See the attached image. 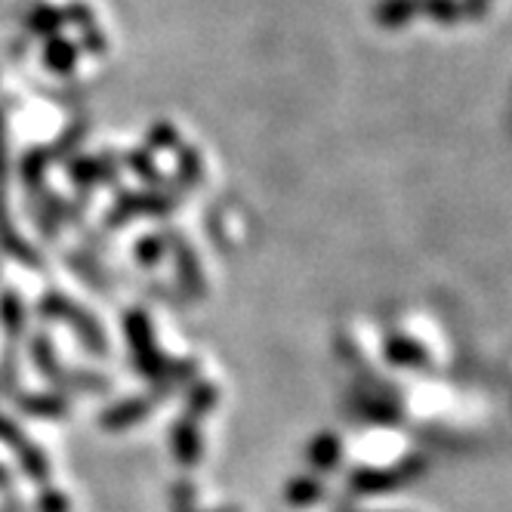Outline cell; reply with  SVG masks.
Masks as SVG:
<instances>
[{"mask_svg": "<svg viewBox=\"0 0 512 512\" xmlns=\"http://www.w3.org/2000/svg\"><path fill=\"white\" fill-rule=\"evenodd\" d=\"M426 475V460L423 457H405L392 466H364L349 475V491L355 497H380L392 494L405 485H414L417 479Z\"/></svg>", "mask_w": 512, "mask_h": 512, "instance_id": "obj_1", "label": "cell"}, {"mask_svg": "<svg viewBox=\"0 0 512 512\" xmlns=\"http://www.w3.org/2000/svg\"><path fill=\"white\" fill-rule=\"evenodd\" d=\"M31 355H34V364L41 368V374H44L50 383H56L59 389H87V392H93V395H99V392L108 389V380H105V377H96V374H68L65 368H59V361H56V355H53V346H50V340H47L44 334H41V337H34Z\"/></svg>", "mask_w": 512, "mask_h": 512, "instance_id": "obj_2", "label": "cell"}, {"mask_svg": "<svg viewBox=\"0 0 512 512\" xmlns=\"http://www.w3.org/2000/svg\"><path fill=\"white\" fill-rule=\"evenodd\" d=\"M44 315L47 318H62L65 324H71L75 327V334L81 337V343L93 352V355H105L108 349H105V334H102V327L87 315V312H81L75 303H68L62 294H50L47 300H44Z\"/></svg>", "mask_w": 512, "mask_h": 512, "instance_id": "obj_3", "label": "cell"}, {"mask_svg": "<svg viewBox=\"0 0 512 512\" xmlns=\"http://www.w3.org/2000/svg\"><path fill=\"white\" fill-rule=\"evenodd\" d=\"M0 442L19 454V466H22V472L28 475L31 482H47L50 479V460H47V454L38 445H31L28 438H25V432L10 417H4V414H0Z\"/></svg>", "mask_w": 512, "mask_h": 512, "instance_id": "obj_4", "label": "cell"}, {"mask_svg": "<svg viewBox=\"0 0 512 512\" xmlns=\"http://www.w3.org/2000/svg\"><path fill=\"white\" fill-rule=\"evenodd\" d=\"M170 448H173L176 463L186 469H192L201 460V429L192 414H182L176 420V426L170 432Z\"/></svg>", "mask_w": 512, "mask_h": 512, "instance_id": "obj_5", "label": "cell"}, {"mask_svg": "<svg viewBox=\"0 0 512 512\" xmlns=\"http://www.w3.org/2000/svg\"><path fill=\"white\" fill-rule=\"evenodd\" d=\"M149 414H152V398H127V401H121V405L108 408L102 414V429L121 432V429H130V426L142 423Z\"/></svg>", "mask_w": 512, "mask_h": 512, "instance_id": "obj_6", "label": "cell"}, {"mask_svg": "<svg viewBox=\"0 0 512 512\" xmlns=\"http://www.w3.org/2000/svg\"><path fill=\"white\" fill-rule=\"evenodd\" d=\"M383 355L395 368H420V364L429 361V352L423 349V343H417L414 337L405 334H392L383 346Z\"/></svg>", "mask_w": 512, "mask_h": 512, "instance_id": "obj_7", "label": "cell"}, {"mask_svg": "<svg viewBox=\"0 0 512 512\" xmlns=\"http://www.w3.org/2000/svg\"><path fill=\"white\" fill-rule=\"evenodd\" d=\"M306 457H309L312 469H318V472H331V469H337V463H340V457H343L340 435H334V432H321V435H315V442L309 445Z\"/></svg>", "mask_w": 512, "mask_h": 512, "instance_id": "obj_8", "label": "cell"}, {"mask_svg": "<svg viewBox=\"0 0 512 512\" xmlns=\"http://www.w3.org/2000/svg\"><path fill=\"white\" fill-rule=\"evenodd\" d=\"M420 13V0H380L374 19L380 28H405Z\"/></svg>", "mask_w": 512, "mask_h": 512, "instance_id": "obj_9", "label": "cell"}, {"mask_svg": "<svg viewBox=\"0 0 512 512\" xmlns=\"http://www.w3.org/2000/svg\"><path fill=\"white\" fill-rule=\"evenodd\" d=\"M19 408L41 420H62L68 414L62 395H19Z\"/></svg>", "mask_w": 512, "mask_h": 512, "instance_id": "obj_10", "label": "cell"}, {"mask_svg": "<svg viewBox=\"0 0 512 512\" xmlns=\"http://www.w3.org/2000/svg\"><path fill=\"white\" fill-rule=\"evenodd\" d=\"M284 497L290 506L303 509V506H312L324 497V485H321V479H315V475H297V479L287 482Z\"/></svg>", "mask_w": 512, "mask_h": 512, "instance_id": "obj_11", "label": "cell"}, {"mask_svg": "<svg viewBox=\"0 0 512 512\" xmlns=\"http://www.w3.org/2000/svg\"><path fill=\"white\" fill-rule=\"evenodd\" d=\"M173 250H176V266H179L182 284H186V290H189L192 297H201L204 278H201V272H198V263H195L192 250L186 247V241H176V238H173Z\"/></svg>", "mask_w": 512, "mask_h": 512, "instance_id": "obj_12", "label": "cell"}, {"mask_svg": "<svg viewBox=\"0 0 512 512\" xmlns=\"http://www.w3.org/2000/svg\"><path fill=\"white\" fill-rule=\"evenodd\" d=\"M62 16H65V19H71V22H75V25L81 28L84 44H87V50H90L93 56H102V53H105V38L96 31V25H93V13H90V10H84L81 4H71Z\"/></svg>", "mask_w": 512, "mask_h": 512, "instance_id": "obj_13", "label": "cell"}, {"mask_svg": "<svg viewBox=\"0 0 512 512\" xmlns=\"http://www.w3.org/2000/svg\"><path fill=\"white\" fill-rule=\"evenodd\" d=\"M44 62H47V68L56 71V75H68V71H75L78 50L62 38H50L44 47Z\"/></svg>", "mask_w": 512, "mask_h": 512, "instance_id": "obj_14", "label": "cell"}, {"mask_svg": "<svg viewBox=\"0 0 512 512\" xmlns=\"http://www.w3.org/2000/svg\"><path fill=\"white\" fill-rule=\"evenodd\" d=\"M0 324H4V331L10 337H19L22 327H25V309H22V300L16 290H7L4 297H0Z\"/></svg>", "mask_w": 512, "mask_h": 512, "instance_id": "obj_15", "label": "cell"}, {"mask_svg": "<svg viewBox=\"0 0 512 512\" xmlns=\"http://www.w3.org/2000/svg\"><path fill=\"white\" fill-rule=\"evenodd\" d=\"M420 13L432 16L442 25H457L463 19V7L460 0H420Z\"/></svg>", "mask_w": 512, "mask_h": 512, "instance_id": "obj_16", "label": "cell"}, {"mask_svg": "<svg viewBox=\"0 0 512 512\" xmlns=\"http://www.w3.org/2000/svg\"><path fill=\"white\" fill-rule=\"evenodd\" d=\"M216 398H219V392H216V386H213V383H198V386L189 392L186 414H192L195 420H198V417H204V414H210V411L216 408Z\"/></svg>", "mask_w": 512, "mask_h": 512, "instance_id": "obj_17", "label": "cell"}, {"mask_svg": "<svg viewBox=\"0 0 512 512\" xmlns=\"http://www.w3.org/2000/svg\"><path fill=\"white\" fill-rule=\"evenodd\" d=\"M62 22H65V16H62L59 10H53V7H38V10H34V13L28 16V28H31L34 34H47V38H50V34H53Z\"/></svg>", "mask_w": 512, "mask_h": 512, "instance_id": "obj_18", "label": "cell"}, {"mask_svg": "<svg viewBox=\"0 0 512 512\" xmlns=\"http://www.w3.org/2000/svg\"><path fill=\"white\" fill-rule=\"evenodd\" d=\"M173 512H195V485L192 482H176L170 494Z\"/></svg>", "mask_w": 512, "mask_h": 512, "instance_id": "obj_19", "label": "cell"}, {"mask_svg": "<svg viewBox=\"0 0 512 512\" xmlns=\"http://www.w3.org/2000/svg\"><path fill=\"white\" fill-rule=\"evenodd\" d=\"M44 167H47V152H28V155H25L22 170H25V182H28L31 189H34V182H38V186H41Z\"/></svg>", "mask_w": 512, "mask_h": 512, "instance_id": "obj_20", "label": "cell"}, {"mask_svg": "<svg viewBox=\"0 0 512 512\" xmlns=\"http://www.w3.org/2000/svg\"><path fill=\"white\" fill-rule=\"evenodd\" d=\"M179 170H182V179H186L189 186H195V182L201 179V161L192 149L179 152Z\"/></svg>", "mask_w": 512, "mask_h": 512, "instance_id": "obj_21", "label": "cell"}, {"mask_svg": "<svg viewBox=\"0 0 512 512\" xmlns=\"http://www.w3.org/2000/svg\"><path fill=\"white\" fill-rule=\"evenodd\" d=\"M136 256H139V263H145V266H155L161 256H164V241H158V238H145L139 247H136Z\"/></svg>", "mask_w": 512, "mask_h": 512, "instance_id": "obj_22", "label": "cell"}, {"mask_svg": "<svg viewBox=\"0 0 512 512\" xmlns=\"http://www.w3.org/2000/svg\"><path fill=\"white\" fill-rule=\"evenodd\" d=\"M38 512H68V497L56 488H47L38 500Z\"/></svg>", "mask_w": 512, "mask_h": 512, "instance_id": "obj_23", "label": "cell"}, {"mask_svg": "<svg viewBox=\"0 0 512 512\" xmlns=\"http://www.w3.org/2000/svg\"><path fill=\"white\" fill-rule=\"evenodd\" d=\"M149 142L155 145V149H173L176 145V130L170 127V124H158V127H152V133H149Z\"/></svg>", "mask_w": 512, "mask_h": 512, "instance_id": "obj_24", "label": "cell"}, {"mask_svg": "<svg viewBox=\"0 0 512 512\" xmlns=\"http://www.w3.org/2000/svg\"><path fill=\"white\" fill-rule=\"evenodd\" d=\"M99 167L102 164H96V161H75V164H71V176H75V182H87V186H90V182H96L102 176Z\"/></svg>", "mask_w": 512, "mask_h": 512, "instance_id": "obj_25", "label": "cell"}, {"mask_svg": "<svg viewBox=\"0 0 512 512\" xmlns=\"http://www.w3.org/2000/svg\"><path fill=\"white\" fill-rule=\"evenodd\" d=\"M130 167H133V173H139L142 179H149V182H158L161 179L158 170H155V164L149 161V155H142V152L130 155Z\"/></svg>", "mask_w": 512, "mask_h": 512, "instance_id": "obj_26", "label": "cell"}, {"mask_svg": "<svg viewBox=\"0 0 512 512\" xmlns=\"http://www.w3.org/2000/svg\"><path fill=\"white\" fill-rule=\"evenodd\" d=\"M488 4L491 0H460L463 16H469V19H482L488 13Z\"/></svg>", "mask_w": 512, "mask_h": 512, "instance_id": "obj_27", "label": "cell"}, {"mask_svg": "<svg viewBox=\"0 0 512 512\" xmlns=\"http://www.w3.org/2000/svg\"><path fill=\"white\" fill-rule=\"evenodd\" d=\"M0 488H4V491L10 488V472L4 466H0Z\"/></svg>", "mask_w": 512, "mask_h": 512, "instance_id": "obj_28", "label": "cell"}, {"mask_svg": "<svg viewBox=\"0 0 512 512\" xmlns=\"http://www.w3.org/2000/svg\"><path fill=\"white\" fill-rule=\"evenodd\" d=\"M0 512H22V503H19V500H10L4 509H0Z\"/></svg>", "mask_w": 512, "mask_h": 512, "instance_id": "obj_29", "label": "cell"}, {"mask_svg": "<svg viewBox=\"0 0 512 512\" xmlns=\"http://www.w3.org/2000/svg\"><path fill=\"white\" fill-rule=\"evenodd\" d=\"M349 512H352V509H349ZM355 512H361V509H355Z\"/></svg>", "mask_w": 512, "mask_h": 512, "instance_id": "obj_30", "label": "cell"}]
</instances>
